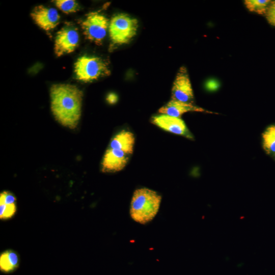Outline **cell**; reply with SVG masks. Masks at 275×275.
I'll return each mask as SVG.
<instances>
[{
    "label": "cell",
    "mask_w": 275,
    "mask_h": 275,
    "mask_svg": "<svg viewBox=\"0 0 275 275\" xmlns=\"http://www.w3.org/2000/svg\"><path fill=\"white\" fill-rule=\"evenodd\" d=\"M76 78L84 82H91L110 74L108 63L100 57L83 56L74 64Z\"/></svg>",
    "instance_id": "cell-3"
},
{
    "label": "cell",
    "mask_w": 275,
    "mask_h": 275,
    "mask_svg": "<svg viewBox=\"0 0 275 275\" xmlns=\"http://www.w3.org/2000/svg\"><path fill=\"white\" fill-rule=\"evenodd\" d=\"M193 99V91L187 70L181 67L173 83L172 100L191 103Z\"/></svg>",
    "instance_id": "cell-7"
},
{
    "label": "cell",
    "mask_w": 275,
    "mask_h": 275,
    "mask_svg": "<svg viewBox=\"0 0 275 275\" xmlns=\"http://www.w3.org/2000/svg\"><path fill=\"white\" fill-rule=\"evenodd\" d=\"M138 28L136 19L124 13L114 15L109 22L108 28L112 42L116 45L128 43L136 35Z\"/></svg>",
    "instance_id": "cell-4"
},
{
    "label": "cell",
    "mask_w": 275,
    "mask_h": 275,
    "mask_svg": "<svg viewBox=\"0 0 275 275\" xmlns=\"http://www.w3.org/2000/svg\"><path fill=\"white\" fill-rule=\"evenodd\" d=\"M31 16L38 26L45 31L53 29L60 23V16L58 11L43 5L36 6L31 12Z\"/></svg>",
    "instance_id": "cell-8"
},
{
    "label": "cell",
    "mask_w": 275,
    "mask_h": 275,
    "mask_svg": "<svg viewBox=\"0 0 275 275\" xmlns=\"http://www.w3.org/2000/svg\"><path fill=\"white\" fill-rule=\"evenodd\" d=\"M265 151L269 154H275V125L269 126L262 134Z\"/></svg>",
    "instance_id": "cell-14"
},
{
    "label": "cell",
    "mask_w": 275,
    "mask_h": 275,
    "mask_svg": "<svg viewBox=\"0 0 275 275\" xmlns=\"http://www.w3.org/2000/svg\"><path fill=\"white\" fill-rule=\"evenodd\" d=\"M151 121L154 124L167 131L189 139L193 138L184 121L179 118L162 114L153 117Z\"/></svg>",
    "instance_id": "cell-9"
},
{
    "label": "cell",
    "mask_w": 275,
    "mask_h": 275,
    "mask_svg": "<svg viewBox=\"0 0 275 275\" xmlns=\"http://www.w3.org/2000/svg\"><path fill=\"white\" fill-rule=\"evenodd\" d=\"M19 265V257L17 253L12 250L3 252L0 255V270L4 273L14 271Z\"/></svg>",
    "instance_id": "cell-13"
},
{
    "label": "cell",
    "mask_w": 275,
    "mask_h": 275,
    "mask_svg": "<svg viewBox=\"0 0 275 275\" xmlns=\"http://www.w3.org/2000/svg\"><path fill=\"white\" fill-rule=\"evenodd\" d=\"M50 96L56 119L64 126L75 128L81 116L82 92L75 85L58 84L51 87Z\"/></svg>",
    "instance_id": "cell-1"
},
{
    "label": "cell",
    "mask_w": 275,
    "mask_h": 275,
    "mask_svg": "<svg viewBox=\"0 0 275 275\" xmlns=\"http://www.w3.org/2000/svg\"><path fill=\"white\" fill-rule=\"evenodd\" d=\"M109 24L108 18L97 12L88 14L80 23L86 38L97 45H100L105 37Z\"/></svg>",
    "instance_id": "cell-5"
},
{
    "label": "cell",
    "mask_w": 275,
    "mask_h": 275,
    "mask_svg": "<svg viewBox=\"0 0 275 275\" xmlns=\"http://www.w3.org/2000/svg\"><path fill=\"white\" fill-rule=\"evenodd\" d=\"M265 15L268 22L275 26V1H271L269 5Z\"/></svg>",
    "instance_id": "cell-19"
},
{
    "label": "cell",
    "mask_w": 275,
    "mask_h": 275,
    "mask_svg": "<svg viewBox=\"0 0 275 275\" xmlns=\"http://www.w3.org/2000/svg\"><path fill=\"white\" fill-rule=\"evenodd\" d=\"M134 141L132 132L123 130L113 138L109 148L121 150L128 155L131 154L133 152Z\"/></svg>",
    "instance_id": "cell-12"
},
{
    "label": "cell",
    "mask_w": 275,
    "mask_h": 275,
    "mask_svg": "<svg viewBox=\"0 0 275 275\" xmlns=\"http://www.w3.org/2000/svg\"><path fill=\"white\" fill-rule=\"evenodd\" d=\"M161 201V196L154 190L147 188L136 189L130 204L131 217L140 224H147L157 214Z\"/></svg>",
    "instance_id": "cell-2"
},
{
    "label": "cell",
    "mask_w": 275,
    "mask_h": 275,
    "mask_svg": "<svg viewBox=\"0 0 275 275\" xmlns=\"http://www.w3.org/2000/svg\"><path fill=\"white\" fill-rule=\"evenodd\" d=\"M17 210L16 203L12 204H0V218L8 219L12 218Z\"/></svg>",
    "instance_id": "cell-17"
},
{
    "label": "cell",
    "mask_w": 275,
    "mask_h": 275,
    "mask_svg": "<svg viewBox=\"0 0 275 275\" xmlns=\"http://www.w3.org/2000/svg\"><path fill=\"white\" fill-rule=\"evenodd\" d=\"M128 159V155L123 151L109 148L103 158L102 171L112 173L121 171L127 164Z\"/></svg>",
    "instance_id": "cell-10"
},
{
    "label": "cell",
    "mask_w": 275,
    "mask_h": 275,
    "mask_svg": "<svg viewBox=\"0 0 275 275\" xmlns=\"http://www.w3.org/2000/svg\"><path fill=\"white\" fill-rule=\"evenodd\" d=\"M188 112H199L210 113L202 107L197 106L192 103H185L171 100L159 109L162 114L179 118L183 114Z\"/></svg>",
    "instance_id": "cell-11"
},
{
    "label": "cell",
    "mask_w": 275,
    "mask_h": 275,
    "mask_svg": "<svg viewBox=\"0 0 275 275\" xmlns=\"http://www.w3.org/2000/svg\"><path fill=\"white\" fill-rule=\"evenodd\" d=\"M79 36L78 29L71 24H67L57 33L54 50L57 57L74 51L78 45Z\"/></svg>",
    "instance_id": "cell-6"
},
{
    "label": "cell",
    "mask_w": 275,
    "mask_h": 275,
    "mask_svg": "<svg viewBox=\"0 0 275 275\" xmlns=\"http://www.w3.org/2000/svg\"><path fill=\"white\" fill-rule=\"evenodd\" d=\"M271 2L269 0H245L244 4L251 12H254L259 14H265Z\"/></svg>",
    "instance_id": "cell-15"
},
{
    "label": "cell",
    "mask_w": 275,
    "mask_h": 275,
    "mask_svg": "<svg viewBox=\"0 0 275 275\" xmlns=\"http://www.w3.org/2000/svg\"><path fill=\"white\" fill-rule=\"evenodd\" d=\"M107 100L111 104L115 103L117 100V96L114 93H110L108 95Z\"/></svg>",
    "instance_id": "cell-20"
},
{
    "label": "cell",
    "mask_w": 275,
    "mask_h": 275,
    "mask_svg": "<svg viewBox=\"0 0 275 275\" xmlns=\"http://www.w3.org/2000/svg\"><path fill=\"white\" fill-rule=\"evenodd\" d=\"M55 5L65 13L76 12L79 10L78 4L73 0H57L53 1Z\"/></svg>",
    "instance_id": "cell-16"
},
{
    "label": "cell",
    "mask_w": 275,
    "mask_h": 275,
    "mask_svg": "<svg viewBox=\"0 0 275 275\" xmlns=\"http://www.w3.org/2000/svg\"><path fill=\"white\" fill-rule=\"evenodd\" d=\"M217 83L214 80H210L206 84L207 88L210 90L215 89L217 87Z\"/></svg>",
    "instance_id": "cell-21"
},
{
    "label": "cell",
    "mask_w": 275,
    "mask_h": 275,
    "mask_svg": "<svg viewBox=\"0 0 275 275\" xmlns=\"http://www.w3.org/2000/svg\"><path fill=\"white\" fill-rule=\"evenodd\" d=\"M16 201L15 196L10 191H4L0 195V204H12Z\"/></svg>",
    "instance_id": "cell-18"
}]
</instances>
